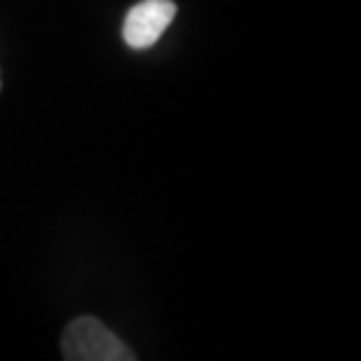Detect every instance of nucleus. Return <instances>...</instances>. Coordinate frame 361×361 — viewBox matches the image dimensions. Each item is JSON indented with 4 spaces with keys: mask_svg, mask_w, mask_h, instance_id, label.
<instances>
[{
    "mask_svg": "<svg viewBox=\"0 0 361 361\" xmlns=\"http://www.w3.org/2000/svg\"><path fill=\"white\" fill-rule=\"evenodd\" d=\"M174 17L176 5L171 0H141L127 12L122 38L132 49H148L162 38Z\"/></svg>",
    "mask_w": 361,
    "mask_h": 361,
    "instance_id": "nucleus-2",
    "label": "nucleus"
},
{
    "mask_svg": "<svg viewBox=\"0 0 361 361\" xmlns=\"http://www.w3.org/2000/svg\"><path fill=\"white\" fill-rule=\"evenodd\" d=\"M68 361H134L132 350L94 317H78L66 326L61 341Z\"/></svg>",
    "mask_w": 361,
    "mask_h": 361,
    "instance_id": "nucleus-1",
    "label": "nucleus"
}]
</instances>
